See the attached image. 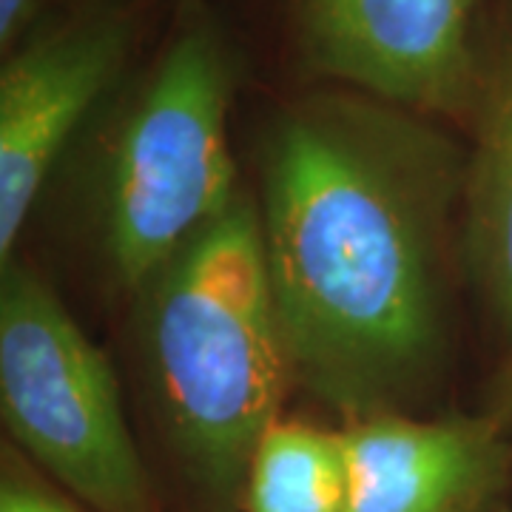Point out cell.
Instances as JSON below:
<instances>
[{"label":"cell","mask_w":512,"mask_h":512,"mask_svg":"<svg viewBox=\"0 0 512 512\" xmlns=\"http://www.w3.org/2000/svg\"><path fill=\"white\" fill-rule=\"evenodd\" d=\"M131 3H137V0H131Z\"/></svg>","instance_id":"cell-14"},{"label":"cell","mask_w":512,"mask_h":512,"mask_svg":"<svg viewBox=\"0 0 512 512\" xmlns=\"http://www.w3.org/2000/svg\"><path fill=\"white\" fill-rule=\"evenodd\" d=\"M0 410L15 450L94 512H160L106 353L23 259L0 279Z\"/></svg>","instance_id":"cell-4"},{"label":"cell","mask_w":512,"mask_h":512,"mask_svg":"<svg viewBox=\"0 0 512 512\" xmlns=\"http://www.w3.org/2000/svg\"><path fill=\"white\" fill-rule=\"evenodd\" d=\"M242 52L208 0H180L160 43L86 128L97 254L128 299L245 194L231 151Z\"/></svg>","instance_id":"cell-3"},{"label":"cell","mask_w":512,"mask_h":512,"mask_svg":"<svg viewBox=\"0 0 512 512\" xmlns=\"http://www.w3.org/2000/svg\"><path fill=\"white\" fill-rule=\"evenodd\" d=\"M498 6H501V12L512 20V0H498ZM507 43H512V40H507Z\"/></svg>","instance_id":"cell-13"},{"label":"cell","mask_w":512,"mask_h":512,"mask_svg":"<svg viewBox=\"0 0 512 512\" xmlns=\"http://www.w3.org/2000/svg\"><path fill=\"white\" fill-rule=\"evenodd\" d=\"M137 3L69 0L0 66V262L40 191L131 72Z\"/></svg>","instance_id":"cell-6"},{"label":"cell","mask_w":512,"mask_h":512,"mask_svg":"<svg viewBox=\"0 0 512 512\" xmlns=\"http://www.w3.org/2000/svg\"><path fill=\"white\" fill-rule=\"evenodd\" d=\"M345 433L279 419L256 444L239 512H348Z\"/></svg>","instance_id":"cell-9"},{"label":"cell","mask_w":512,"mask_h":512,"mask_svg":"<svg viewBox=\"0 0 512 512\" xmlns=\"http://www.w3.org/2000/svg\"><path fill=\"white\" fill-rule=\"evenodd\" d=\"M470 131L458 259L484 313L512 339V43H501L493 86Z\"/></svg>","instance_id":"cell-8"},{"label":"cell","mask_w":512,"mask_h":512,"mask_svg":"<svg viewBox=\"0 0 512 512\" xmlns=\"http://www.w3.org/2000/svg\"><path fill=\"white\" fill-rule=\"evenodd\" d=\"M348 512H498L512 444L490 416L419 419L376 413L345 421Z\"/></svg>","instance_id":"cell-7"},{"label":"cell","mask_w":512,"mask_h":512,"mask_svg":"<svg viewBox=\"0 0 512 512\" xmlns=\"http://www.w3.org/2000/svg\"><path fill=\"white\" fill-rule=\"evenodd\" d=\"M285 3L308 83L473 128L501 60L487 0Z\"/></svg>","instance_id":"cell-5"},{"label":"cell","mask_w":512,"mask_h":512,"mask_svg":"<svg viewBox=\"0 0 512 512\" xmlns=\"http://www.w3.org/2000/svg\"><path fill=\"white\" fill-rule=\"evenodd\" d=\"M131 302L148 402L171 456L208 512L242 510L256 444L296 384L254 197L242 194Z\"/></svg>","instance_id":"cell-2"},{"label":"cell","mask_w":512,"mask_h":512,"mask_svg":"<svg viewBox=\"0 0 512 512\" xmlns=\"http://www.w3.org/2000/svg\"><path fill=\"white\" fill-rule=\"evenodd\" d=\"M464 168L444 123L342 86L265 117L254 202L293 376L345 421L439 379Z\"/></svg>","instance_id":"cell-1"},{"label":"cell","mask_w":512,"mask_h":512,"mask_svg":"<svg viewBox=\"0 0 512 512\" xmlns=\"http://www.w3.org/2000/svg\"><path fill=\"white\" fill-rule=\"evenodd\" d=\"M0 512H86L69 495L57 493L52 484L35 476V470L15 450H3L0 476Z\"/></svg>","instance_id":"cell-10"},{"label":"cell","mask_w":512,"mask_h":512,"mask_svg":"<svg viewBox=\"0 0 512 512\" xmlns=\"http://www.w3.org/2000/svg\"><path fill=\"white\" fill-rule=\"evenodd\" d=\"M481 413L490 416L504 433L512 436V345L507 350V356L501 359V365L495 370L490 384H487Z\"/></svg>","instance_id":"cell-12"},{"label":"cell","mask_w":512,"mask_h":512,"mask_svg":"<svg viewBox=\"0 0 512 512\" xmlns=\"http://www.w3.org/2000/svg\"><path fill=\"white\" fill-rule=\"evenodd\" d=\"M69 0H0V55L15 52Z\"/></svg>","instance_id":"cell-11"}]
</instances>
